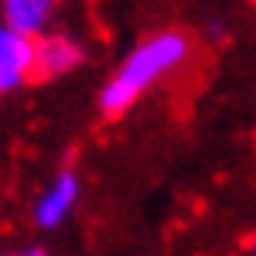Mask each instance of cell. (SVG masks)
<instances>
[{
  "mask_svg": "<svg viewBox=\"0 0 256 256\" xmlns=\"http://www.w3.org/2000/svg\"><path fill=\"white\" fill-rule=\"evenodd\" d=\"M192 58V38L184 31H158L123 58L113 79L99 92V110L106 116H123L140 96H147L158 82L171 79Z\"/></svg>",
  "mask_w": 256,
  "mask_h": 256,
  "instance_id": "6da1fadb",
  "label": "cell"
},
{
  "mask_svg": "<svg viewBox=\"0 0 256 256\" xmlns=\"http://www.w3.org/2000/svg\"><path fill=\"white\" fill-rule=\"evenodd\" d=\"M34 79V41L0 24V96Z\"/></svg>",
  "mask_w": 256,
  "mask_h": 256,
  "instance_id": "7a4b0ae2",
  "label": "cell"
},
{
  "mask_svg": "<svg viewBox=\"0 0 256 256\" xmlns=\"http://www.w3.org/2000/svg\"><path fill=\"white\" fill-rule=\"evenodd\" d=\"M82 65V48L68 34H38L34 38V79H58Z\"/></svg>",
  "mask_w": 256,
  "mask_h": 256,
  "instance_id": "3957f363",
  "label": "cell"
},
{
  "mask_svg": "<svg viewBox=\"0 0 256 256\" xmlns=\"http://www.w3.org/2000/svg\"><path fill=\"white\" fill-rule=\"evenodd\" d=\"M76 198H79V178L72 174V171H62L48 188H44V195L38 198V205H34V222H38L41 229H55L62 226L68 212L76 208Z\"/></svg>",
  "mask_w": 256,
  "mask_h": 256,
  "instance_id": "277c9868",
  "label": "cell"
},
{
  "mask_svg": "<svg viewBox=\"0 0 256 256\" xmlns=\"http://www.w3.org/2000/svg\"><path fill=\"white\" fill-rule=\"evenodd\" d=\"M58 0H0V24L24 38H38L48 28Z\"/></svg>",
  "mask_w": 256,
  "mask_h": 256,
  "instance_id": "5b68a950",
  "label": "cell"
},
{
  "mask_svg": "<svg viewBox=\"0 0 256 256\" xmlns=\"http://www.w3.org/2000/svg\"><path fill=\"white\" fill-rule=\"evenodd\" d=\"M20 256H44V250H24Z\"/></svg>",
  "mask_w": 256,
  "mask_h": 256,
  "instance_id": "8992f818",
  "label": "cell"
},
{
  "mask_svg": "<svg viewBox=\"0 0 256 256\" xmlns=\"http://www.w3.org/2000/svg\"><path fill=\"white\" fill-rule=\"evenodd\" d=\"M253 256H256V242H253Z\"/></svg>",
  "mask_w": 256,
  "mask_h": 256,
  "instance_id": "52a82bcc",
  "label": "cell"
}]
</instances>
